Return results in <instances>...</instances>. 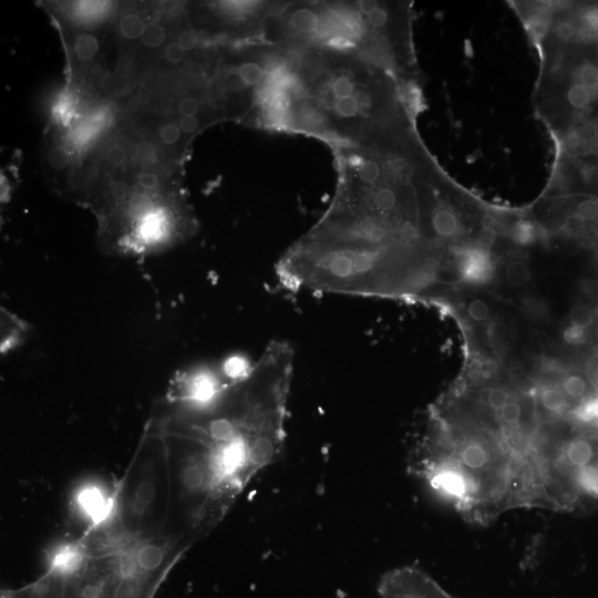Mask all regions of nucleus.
I'll return each mask as SVG.
<instances>
[{
  "label": "nucleus",
  "mask_w": 598,
  "mask_h": 598,
  "mask_svg": "<svg viewBox=\"0 0 598 598\" xmlns=\"http://www.w3.org/2000/svg\"><path fill=\"white\" fill-rule=\"evenodd\" d=\"M152 416L162 429L169 465V508L162 536L192 546L283 451L271 425L225 402L188 405L165 400Z\"/></svg>",
  "instance_id": "f257e3e1"
},
{
  "label": "nucleus",
  "mask_w": 598,
  "mask_h": 598,
  "mask_svg": "<svg viewBox=\"0 0 598 598\" xmlns=\"http://www.w3.org/2000/svg\"><path fill=\"white\" fill-rule=\"evenodd\" d=\"M290 50L286 71L248 125L309 135L332 150L390 141L396 105L389 69L349 52Z\"/></svg>",
  "instance_id": "f03ea898"
},
{
  "label": "nucleus",
  "mask_w": 598,
  "mask_h": 598,
  "mask_svg": "<svg viewBox=\"0 0 598 598\" xmlns=\"http://www.w3.org/2000/svg\"><path fill=\"white\" fill-rule=\"evenodd\" d=\"M392 11L377 0L270 1L260 40L349 52L390 69Z\"/></svg>",
  "instance_id": "7ed1b4c3"
},
{
  "label": "nucleus",
  "mask_w": 598,
  "mask_h": 598,
  "mask_svg": "<svg viewBox=\"0 0 598 598\" xmlns=\"http://www.w3.org/2000/svg\"><path fill=\"white\" fill-rule=\"evenodd\" d=\"M169 494L167 446L158 422L151 416L128 467L117 482L112 528L131 540L161 537Z\"/></svg>",
  "instance_id": "20e7f679"
},
{
  "label": "nucleus",
  "mask_w": 598,
  "mask_h": 598,
  "mask_svg": "<svg viewBox=\"0 0 598 598\" xmlns=\"http://www.w3.org/2000/svg\"><path fill=\"white\" fill-rule=\"evenodd\" d=\"M117 483L87 480L73 492L71 506L75 515L85 525L83 535H90L112 525L115 518Z\"/></svg>",
  "instance_id": "39448f33"
},
{
  "label": "nucleus",
  "mask_w": 598,
  "mask_h": 598,
  "mask_svg": "<svg viewBox=\"0 0 598 598\" xmlns=\"http://www.w3.org/2000/svg\"><path fill=\"white\" fill-rule=\"evenodd\" d=\"M451 252L450 274L460 283L470 288H483L498 277L496 259L486 245L454 246Z\"/></svg>",
  "instance_id": "423d86ee"
},
{
  "label": "nucleus",
  "mask_w": 598,
  "mask_h": 598,
  "mask_svg": "<svg viewBox=\"0 0 598 598\" xmlns=\"http://www.w3.org/2000/svg\"><path fill=\"white\" fill-rule=\"evenodd\" d=\"M380 598H454L427 574L413 566L394 568L379 582Z\"/></svg>",
  "instance_id": "0eeeda50"
},
{
  "label": "nucleus",
  "mask_w": 598,
  "mask_h": 598,
  "mask_svg": "<svg viewBox=\"0 0 598 598\" xmlns=\"http://www.w3.org/2000/svg\"><path fill=\"white\" fill-rule=\"evenodd\" d=\"M430 226L432 235L440 246L445 241L456 239L461 230L456 212L443 203L433 205Z\"/></svg>",
  "instance_id": "6e6552de"
},
{
  "label": "nucleus",
  "mask_w": 598,
  "mask_h": 598,
  "mask_svg": "<svg viewBox=\"0 0 598 598\" xmlns=\"http://www.w3.org/2000/svg\"><path fill=\"white\" fill-rule=\"evenodd\" d=\"M502 274L504 281L513 288H524L532 281V269L529 264L522 258L508 259L498 276Z\"/></svg>",
  "instance_id": "1a4fd4ad"
},
{
  "label": "nucleus",
  "mask_w": 598,
  "mask_h": 598,
  "mask_svg": "<svg viewBox=\"0 0 598 598\" xmlns=\"http://www.w3.org/2000/svg\"><path fill=\"white\" fill-rule=\"evenodd\" d=\"M462 310L470 324L483 327L494 317V310L491 303L478 296L466 297Z\"/></svg>",
  "instance_id": "9d476101"
},
{
  "label": "nucleus",
  "mask_w": 598,
  "mask_h": 598,
  "mask_svg": "<svg viewBox=\"0 0 598 598\" xmlns=\"http://www.w3.org/2000/svg\"><path fill=\"white\" fill-rule=\"evenodd\" d=\"M537 238L535 225L530 220L520 219L512 228V239L518 246H530Z\"/></svg>",
  "instance_id": "9b49d317"
},
{
  "label": "nucleus",
  "mask_w": 598,
  "mask_h": 598,
  "mask_svg": "<svg viewBox=\"0 0 598 598\" xmlns=\"http://www.w3.org/2000/svg\"><path fill=\"white\" fill-rule=\"evenodd\" d=\"M574 217L581 223H591L598 218V200L587 198L579 202L575 208Z\"/></svg>",
  "instance_id": "f8f14e48"
},
{
  "label": "nucleus",
  "mask_w": 598,
  "mask_h": 598,
  "mask_svg": "<svg viewBox=\"0 0 598 598\" xmlns=\"http://www.w3.org/2000/svg\"><path fill=\"white\" fill-rule=\"evenodd\" d=\"M590 90L580 83L573 84L567 91V101L575 109H584L590 102Z\"/></svg>",
  "instance_id": "ddd939ff"
},
{
  "label": "nucleus",
  "mask_w": 598,
  "mask_h": 598,
  "mask_svg": "<svg viewBox=\"0 0 598 598\" xmlns=\"http://www.w3.org/2000/svg\"><path fill=\"white\" fill-rule=\"evenodd\" d=\"M579 83L588 90L598 87V66L591 62H585L580 65L578 72Z\"/></svg>",
  "instance_id": "4468645a"
},
{
  "label": "nucleus",
  "mask_w": 598,
  "mask_h": 598,
  "mask_svg": "<svg viewBox=\"0 0 598 598\" xmlns=\"http://www.w3.org/2000/svg\"><path fill=\"white\" fill-rule=\"evenodd\" d=\"M554 32L559 40L568 41L575 33V27L568 21H563L556 25Z\"/></svg>",
  "instance_id": "2eb2a0df"
},
{
  "label": "nucleus",
  "mask_w": 598,
  "mask_h": 598,
  "mask_svg": "<svg viewBox=\"0 0 598 598\" xmlns=\"http://www.w3.org/2000/svg\"><path fill=\"white\" fill-rule=\"evenodd\" d=\"M582 20L589 28H598V8L587 10L582 16Z\"/></svg>",
  "instance_id": "dca6fc26"
}]
</instances>
